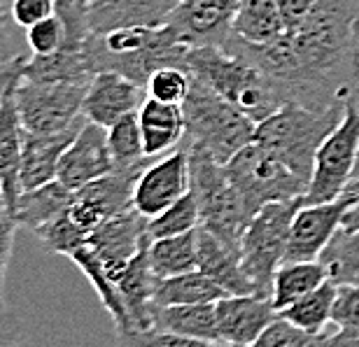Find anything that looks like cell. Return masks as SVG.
Returning a JSON list of instances; mask_svg holds the SVG:
<instances>
[{
  "instance_id": "ba28073f",
  "label": "cell",
  "mask_w": 359,
  "mask_h": 347,
  "mask_svg": "<svg viewBox=\"0 0 359 347\" xmlns=\"http://www.w3.org/2000/svg\"><path fill=\"white\" fill-rule=\"evenodd\" d=\"M89 82L91 79L33 82L21 77L14 89L21 124L28 133L38 135L61 133L80 124Z\"/></svg>"
},
{
  "instance_id": "9c48e42d",
  "label": "cell",
  "mask_w": 359,
  "mask_h": 347,
  "mask_svg": "<svg viewBox=\"0 0 359 347\" xmlns=\"http://www.w3.org/2000/svg\"><path fill=\"white\" fill-rule=\"evenodd\" d=\"M359 158V110L346 107L341 124L327 135L315 156L306 203L336 200L353 182Z\"/></svg>"
},
{
  "instance_id": "f6af8a7d",
  "label": "cell",
  "mask_w": 359,
  "mask_h": 347,
  "mask_svg": "<svg viewBox=\"0 0 359 347\" xmlns=\"http://www.w3.org/2000/svg\"><path fill=\"white\" fill-rule=\"evenodd\" d=\"M313 5H315V0H278L280 14H283V21H285V31L287 28L299 26L301 21L308 17V12L313 10Z\"/></svg>"
},
{
  "instance_id": "60d3db41",
  "label": "cell",
  "mask_w": 359,
  "mask_h": 347,
  "mask_svg": "<svg viewBox=\"0 0 359 347\" xmlns=\"http://www.w3.org/2000/svg\"><path fill=\"white\" fill-rule=\"evenodd\" d=\"M14 24L21 28H31L42 19L52 17L56 12V0H12L10 5Z\"/></svg>"
},
{
  "instance_id": "7bdbcfd3",
  "label": "cell",
  "mask_w": 359,
  "mask_h": 347,
  "mask_svg": "<svg viewBox=\"0 0 359 347\" xmlns=\"http://www.w3.org/2000/svg\"><path fill=\"white\" fill-rule=\"evenodd\" d=\"M304 347H359V334H353V331L346 329H339L334 334L320 331V334L308 336Z\"/></svg>"
},
{
  "instance_id": "e0dca14e",
  "label": "cell",
  "mask_w": 359,
  "mask_h": 347,
  "mask_svg": "<svg viewBox=\"0 0 359 347\" xmlns=\"http://www.w3.org/2000/svg\"><path fill=\"white\" fill-rule=\"evenodd\" d=\"M215 310H217L219 341L236 347H248L255 343L262 331L278 317V310L269 296L257 294H229L215 303Z\"/></svg>"
},
{
  "instance_id": "484cf974",
  "label": "cell",
  "mask_w": 359,
  "mask_h": 347,
  "mask_svg": "<svg viewBox=\"0 0 359 347\" xmlns=\"http://www.w3.org/2000/svg\"><path fill=\"white\" fill-rule=\"evenodd\" d=\"M154 329L187 336V338H198V341H219L215 303L156 308Z\"/></svg>"
},
{
  "instance_id": "5bb4252c",
  "label": "cell",
  "mask_w": 359,
  "mask_h": 347,
  "mask_svg": "<svg viewBox=\"0 0 359 347\" xmlns=\"http://www.w3.org/2000/svg\"><path fill=\"white\" fill-rule=\"evenodd\" d=\"M145 243H149L147 219L135 207L105 219L100 226L91 231L87 240L89 247L103 261L105 273L112 282L121 278V273L133 261V257L145 247Z\"/></svg>"
},
{
  "instance_id": "277c9868",
  "label": "cell",
  "mask_w": 359,
  "mask_h": 347,
  "mask_svg": "<svg viewBox=\"0 0 359 347\" xmlns=\"http://www.w3.org/2000/svg\"><path fill=\"white\" fill-rule=\"evenodd\" d=\"M182 112L187 126L182 144L203 147L224 165L243 147L255 142V121L198 77H194L189 96L182 103Z\"/></svg>"
},
{
  "instance_id": "ac0fdd59",
  "label": "cell",
  "mask_w": 359,
  "mask_h": 347,
  "mask_svg": "<svg viewBox=\"0 0 359 347\" xmlns=\"http://www.w3.org/2000/svg\"><path fill=\"white\" fill-rule=\"evenodd\" d=\"M184 0H96L89 5V26L93 33L114 28H159L166 26Z\"/></svg>"
},
{
  "instance_id": "f1b7e54d",
  "label": "cell",
  "mask_w": 359,
  "mask_h": 347,
  "mask_svg": "<svg viewBox=\"0 0 359 347\" xmlns=\"http://www.w3.org/2000/svg\"><path fill=\"white\" fill-rule=\"evenodd\" d=\"M149 264L156 278H173L182 273L198 268V238L196 231L189 233L173 236V238H159L149 240Z\"/></svg>"
},
{
  "instance_id": "7dc6e473",
  "label": "cell",
  "mask_w": 359,
  "mask_h": 347,
  "mask_svg": "<svg viewBox=\"0 0 359 347\" xmlns=\"http://www.w3.org/2000/svg\"><path fill=\"white\" fill-rule=\"evenodd\" d=\"M355 42H357V77H355V86H353V93H350L348 105L359 110V19H357V28H355Z\"/></svg>"
},
{
  "instance_id": "74e56055",
  "label": "cell",
  "mask_w": 359,
  "mask_h": 347,
  "mask_svg": "<svg viewBox=\"0 0 359 347\" xmlns=\"http://www.w3.org/2000/svg\"><path fill=\"white\" fill-rule=\"evenodd\" d=\"M17 226H19V224H17V217H14V210L7 205V200L3 196V189H0V310H7V303H5V275H7V266H10Z\"/></svg>"
},
{
  "instance_id": "8fae6325",
  "label": "cell",
  "mask_w": 359,
  "mask_h": 347,
  "mask_svg": "<svg viewBox=\"0 0 359 347\" xmlns=\"http://www.w3.org/2000/svg\"><path fill=\"white\" fill-rule=\"evenodd\" d=\"M152 161V158H149ZM147 161V163H149ZM147 163L131 165V168H114L107 175L93 179L87 186L73 191L68 215L82 231L91 233L105 219L133 210V191L140 172Z\"/></svg>"
},
{
  "instance_id": "681fc988",
  "label": "cell",
  "mask_w": 359,
  "mask_h": 347,
  "mask_svg": "<svg viewBox=\"0 0 359 347\" xmlns=\"http://www.w3.org/2000/svg\"><path fill=\"white\" fill-rule=\"evenodd\" d=\"M353 179H359V158H357V168H355V175H353Z\"/></svg>"
},
{
  "instance_id": "603a6c76",
  "label": "cell",
  "mask_w": 359,
  "mask_h": 347,
  "mask_svg": "<svg viewBox=\"0 0 359 347\" xmlns=\"http://www.w3.org/2000/svg\"><path fill=\"white\" fill-rule=\"evenodd\" d=\"M138 124L142 133V147L149 158L170 154L173 149L182 147L187 133L182 105L145 98L138 107Z\"/></svg>"
},
{
  "instance_id": "4316f807",
  "label": "cell",
  "mask_w": 359,
  "mask_h": 347,
  "mask_svg": "<svg viewBox=\"0 0 359 347\" xmlns=\"http://www.w3.org/2000/svg\"><path fill=\"white\" fill-rule=\"evenodd\" d=\"M285 33L278 0H241L233 19V35L250 45H269Z\"/></svg>"
},
{
  "instance_id": "c3c4849f",
  "label": "cell",
  "mask_w": 359,
  "mask_h": 347,
  "mask_svg": "<svg viewBox=\"0 0 359 347\" xmlns=\"http://www.w3.org/2000/svg\"><path fill=\"white\" fill-rule=\"evenodd\" d=\"M343 231H357L359 229V200L346 212V219H343Z\"/></svg>"
},
{
  "instance_id": "d590c367",
  "label": "cell",
  "mask_w": 359,
  "mask_h": 347,
  "mask_svg": "<svg viewBox=\"0 0 359 347\" xmlns=\"http://www.w3.org/2000/svg\"><path fill=\"white\" fill-rule=\"evenodd\" d=\"M117 347H236L222 341H198L168 331L149 329V331H119Z\"/></svg>"
},
{
  "instance_id": "f546056e",
  "label": "cell",
  "mask_w": 359,
  "mask_h": 347,
  "mask_svg": "<svg viewBox=\"0 0 359 347\" xmlns=\"http://www.w3.org/2000/svg\"><path fill=\"white\" fill-rule=\"evenodd\" d=\"M336 294H339V285H336L334 280H327L322 287H318L311 294H306L304 299L287 306L285 310H280L278 315L285 317L287 322H292L294 327H299L301 331H306L308 336L320 334V331H325L329 327V322H332Z\"/></svg>"
},
{
  "instance_id": "83f0119b",
  "label": "cell",
  "mask_w": 359,
  "mask_h": 347,
  "mask_svg": "<svg viewBox=\"0 0 359 347\" xmlns=\"http://www.w3.org/2000/svg\"><path fill=\"white\" fill-rule=\"evenodd\" d=\"M229 296L217 282L203 275L198 268L182 275L161 278L156 282V306H198V303H217Z\"/></svg>"
},
{
  "instance_id": "2e32d148",
  "label": "cell",
  "mask_w": 359,
  "mask_h": 347,
  "mask_svg": "<svg viewBox=\"0 0 359 347\" xmlns=\"http://www.w3.org/2000/svg\"><path fill=\"white\" fill-rule=\"evenodd\" d=\"M142 91H145L142 86L119 75V72L100 70L89 82L82 105V117L91 124L110 128L119 119H124L126 114L138 112V107L142 105Z\"/></svg>"
},
{
  "instance_id": "ffe728a7",
  "label": "cell",
  "mask_w": 359,
  "mask_h": 347,
  "mask_svg": "<svg viewBox=\"0 0 359 347\" xmlns=\"http://www.w3.org/2000/svg\"><path fill=\"white\" fill-rule=\"evenodd\" d=\"M84 124V117L80 124H75L68 131L52 133V135H38L28 133L24 135V154H21V191H31L38 186L54 182L59 175V163L63 151L70 147V142L75 140L77 131Z\"/></svg>"
},
{
  "instance_id": "f5cc1de1",
  "label": "cell",
  "mask_w": 359,
  "mask_h": 347,
  "mask_svg": "<svg viewBox=\"0 0 359 347\" xmlns=\"http://www.w3.org/2000/svg\"><path fill=\"white\" fill-rule=\"evenodd\" d=\"M7 3H10V5H12V0H7Z\"/></svg>"
},
{
  "instance_id": "1f68e13d",
  "label": "cell",
  "mask_w": 359,
  "mask_h": 347,
  "mask_svg": "<svg viewBox=\"0 0 359 347\" xmlns=\"http://www.w3.org/2000/svg\"><path fill=\"white\" fill-rule=\"evenodd\" d=\"M201 226V210L194 191L184 193L182 198L175 200L173 205L156 215L154 219H147V236L149 240H159V238H173L196 231Z\"/></svg>"
},
{
  "instance_id": "7c38bea8",
  "label": "cell",
  "mask_w": 359,
  "mask_h": 347,
  "mask_svg": "<svg viewBox=\"0 0 359 347\" xmlns=\"http://www.w3.org/2000/svg\"><path fill=\"white\" fill-rule=\"evenodd\" d=\"M191 191V165L189 149L177 147L170 154L152 158L140 172L133 191V207L145 217L154 219L163 210L170 207Z\"/></svg>"
},
{
  "instance_id": "6da1fadb",
  "label": "cell",
  "mask_w": 359,
  "mask_h": 347,
  "mask_svg": "<svg viewBox=\"0 0 359 347\" xmlns=\"http://www.w3.org/2000/svg\"><path fill=\"white\" fill-rule=\"evenodd\" d=\"M357 19L359 0H315L299 26L287 28L269 45H250L231 35L222 49L255 63L271 79L283 105L348 107L357 77Z\"/></svg>"
},
{
  "instance_id": "52a82bcc",
  "label": "cell",
  "mask_w": 359,
  "mask_h": 347,
  "mask_svg": "<svg viewBox=\"0 0 359 347\" xmlns=\"http://www.w3.org/2000/svg\"><path fill=\"white\" fill-rule=\"evenodd\" d=\"M226 172L252 217L271 203L306 196L308 191L304 179L259 142L243 147L226 163Z\"/></svg>"
},
{
  "instance_id": "d6986e66",
  "label": "cell",
  "mask_w": 359,
  "mask_h": 347,
  "mask_svg": "<svg viewBox=\"0 0 359 347\" xmlns=\"http://www.w3.org/2000/svg\"><path fill=\"white\" fill-rule=\"evenodd\" d=\"M149 243H145L133 261L126 266L117 280L119 296L124 301L131 331H149L154 329V315H156V282L159 278L154 275L152 264H149Z\"/></svg>"
},
{
  "instance_id": "f907efd6",
  "label": "cell",
  "mask_w": 359,
  "mask_h": 347,
  "mask_svg": "<svg viewBox=\"0 0 359 347\" xmlns=\"http://www.w3.org/2000/svg\"><path fill=\"white\" fill-rule=\"evenodd\" d=\"M80 3H84V5H91V3H96V0H80Z\"/></svg>"
},
{
  "instance_id": "3957f363",
  "label": "cell",
  "mask_w": 359,
  "mask_h": 347,
  "mask_svg": "<svg viewBox=\"0 0 359 347\" xmlns=\"http://www.w3.org/2000/svg\"><path fill=\"white\" fill-rule=\"evenodd\" d=\"M346 107L332 110H308L304 105L287 103L269 119L257 124L255 142L273 151L297 175L311 184L315 156L327 135L341 124Z\"/></svg>"
},
{
  "instance_id": "7402d4cb",
  "label": "cell",
  "mask_w": 359,
  "mask_h": 347,
  "mask_svg": "<svg viewBox=\"0 0 359 347\" xmlns=\"http://www.w3.org/2000/svg\"><path fill=\"white\" fill-rule=\"evenodd\" d=\"M19 84V82H17ZM7 91V96L0 105V189L7 200V205L14 210L17 217V200L21 196V154H24V135L26 128L21 124L14 89Z\"/></svg>"
},
{
  "instance_id": "8d00e7d4",
  "label": "cell",
  "mask_w": 359,
  "mask_h": 347,
  "mask_svg": "<svg viewBox=\"0 0 359 347\" xmlns=\"http://www.w3.org/2000/svg\"><path fill=\"white\" fill-rule=\"evenodd\" d=\"M63 40H66V26L59 14L42 19L40 24L26 28V45L31 49V56H47L59 52Z\"/></svg>"
},
{
  "instance_id": "30bf717a",
  "label": "cell",
  "mask_w": 359,
  "mask_h": 347,
  "mask_svg": "<svg viewBox=\"0 0 359 347\" xmlns=\"http://www.w3.org/2000/svg\"><path fill=\"white\" fill-rule=\"evenodd\" d=\"M359 200V179L329 203H304L292 219L285 261H318L332 238L339 233L346 212Z\"/></svg>"
},
{
  "instance_id": "4fadbf2b",
  "label": "cell",
  "mask_w": 359,
  "mask_h": 347,
  "mask_svg": "<svg viewBox=\"0 0 359 347\" xmlns=\"http://www.w3.org/2000/svg\"><path fill=\"white\" fill-rule=\"evenodd\" d=\"M241 0H184L170 14L168 28L187 47H224L233 35Z\"/></svg>"
},
{
  "instance_id": "d6a6232c",
  "label": "cell",
  "mask_w": 359,
  "mask_h": 347,
  "mask_svg": "<svg viewBox=\"0 0 359 347\" xmlns=\"http://www.w3.org/2000/svg\"><path fill=\"white\" fill-rule=\"evenodd\" d=\"M107 144H110L117 168H131V165H140L149 161L145 147H142L138 112L126 114L124 119H119L117 124L107 128Z\"/></svg>"
},
{
  "instance_id": "5b68a950",
  "label": "cell",
  "mask_w": 359,
  "mask_h": 347,
  "mask_svg": "<svg viewBox=\"0 0 359 347\" xmlns=\"http://www.w3.org/2000/svg\"><path fill=\"white\" fill-rule=\"evenodd\" d=\"M184 147L189 149L191 191L198 200L201 226L226 245L241 250V238L252 215L229 177L226 165L203 147L196 144H184Z\"/></svg>"
},
{
  "instance_id": "e575fe53",
  "label": "cell",
  "mask_w": 359,
  "mask_h": 347,
  "mask_svg": "<svg viewBox=\"0 0 359 347\" xmlns=\"http://www.w3.org/2000/svg\"><path fill=\"white\" fill-rule=\"evenodd\" d=\"M191 82H194V77L189 70L168 66V68L156 70L154 75L147 79L145 91H147V98L161 100V103L182 105L184 98L189 96Z\"/></svg>"
},
{
  "instance_id": "b9f144b4",
  "label": "cell",
  "mask_w": 359,
  "mask_h": 347,
  "mask_svg": "<svg viewBox=\"0 0 359 347\" xmlns=\"http://www.w3.org/2000/svg\"><path fill=\"white\" fill-rule=\"evenodd\" d=\"M26 343V327L10 310H0V347Z\"/></svg>"
},
{
  "instance_id": "d4e9b609",
  "label": "cell",
  "mask_w": 359,
  "mask_h": 347,
  "mask_svg": "<svg viewBox=\"0 0 359 347\" xmlns=\"http://www.w3.org/2000/svg\"><path fill=\"white\" fill-rule=\"evenodd\" d=\"M327 280H332V275H329V268L320 259L318 261H285L273 278L271 301L280 313L287 306L304 299L306 294L322 287Z\"/></svg>"
},
{
  "instance_id": "ee69618b",
  "label": "cell",
  "mask_w": 359,
  "mask_h": 347,
  "mask_svg": "<svg viewBox=\"0 0 359 347\" xmlns=\"http://www.w3.org/2000/svg\"><path fill=\"white\" fill-rule=\"evenodd\" d=\"M12 12L7 0H0V66L10 63L17 56L12 54Z\"/></svg>"
},
{
  "instance_id": "ab89813d",
  "label": "cell",
  "mask_w": 359,
  "mask_h": 347,
  "mask_svg": "<svg viewBox=\"0 0 359 347\" xmlns=\"http://www.w3.org/2000/svg\"><path fill=\"white\" fill-rule=\"evenodd\" d=\"M332 324L339 329L353 331L359 334V287L355 285H339V294H336Z\"/></svg>"
},
{
  "instance_id": "cb8c5ba5",
  "label": "cell",
  "mask_w": 359,
  "mask_h": 347,
  "mask_svg": "<svg viewBox=\"0 0 359 347\" xmlns=\"http://www.w3.org/2000/svg\"><path fill=\"white\" fill-rule=\"evenodd\" d=\"M73 200V191L63 186L59 179L47 182L31 191H21L17 200V224L33 233L45 229L49 222L61 217L70 207Z\"/></svg>"
},
{
  "instance_id": "7a4b0ae2",
  "label": "cell",
  "mask_w": 359,
  "mask_h": 347,
  "mask_svg": "<svg viewBox=\"0 0 359 347\" xmlns=\"http://www.w3.org/2000/svg\"><path fill=\"white\" fill-rule=\"evenodd\" d=\"M187 70L201 82L212 86L222 98L248 114L255 124L269 119L273 112L283 107L278 91L264 72L222 47H194L187 56Z\"/></svg>"
},
{
  "instance_id": "bcb514c9",
  "label": "cell",
  "mask_w": 359,
  "mask_h": 347,
  "mask_svg": "<svg viewBox=\"0 0 359 347\" xmlns=\"http://www.w3.org/2000/svg\"><path fill=\"white\" fill-rule=\"evenodd\" d=\"M26 61H28V56H26V54H19L17 59H12L10 63L0 66V105H3V100H5V96H7V91H10L12 86L21 79V75H24Z\"/></svg>"
},
{
  "instance_id": "44dd1931",
  "label": "cell",
  "mask_w": 359,
  "mask_h": 347,
  "mask_svg": "<svg viewBox=\"0 0 359 347\" xmlns=\"http://www.w3.org/2000/svg\"><path fill=\"white\" fill-rule=\"evenodd\" d=\"M198 238V271L224 289L226 294L245 296L255 294V285L243 266L238 247H231L203 226L196 229Z\"/></svg>"
},
{
  "instance_id": "4dcf8cb0",
  "label": "cell",
  "mask_w": 359,
  "mask_h": 347,
  "mask_svg": "<svg viewBox=\"0 0 359 347\" xmlns=\"http://www.w3.org/2000/svg\"><path fill=\"white\" fill-rule=\"evenodd\" d=\"M320 261L329 268V275L336 285L359 287V229H341L327 245V250L322 252Z\"/></svg>"
},
{
  "instance_id": "9a60e30c",
  "label": "cell",
  "mask_w": 359,
  "mask_h": 347,
  "mask_svg": "<svg viewBox=\"0 0 359 347\" xmlns=\"http://www.w3.org/2000/svg\"><path fill=\"white\" fill-rule=\"evenodd\" d=\"M114 168L117 165H114L110 144H107V128L84 119L75 140L63 151L56 179L70 191H77L93 179L112 172Z\"/></svg>"
},
{
  "instance_id": "816d5d0a",
  "label": "cell",
  "mask_w": 359,
  "mask_h": 347,
  "mask_svg": "<svg viewBox=\"0 0 359 347\" xmlns=\"http://www.w3.org/2000/svg\"><path fill=\"white\" fill-rule=\"evenodd\" d=\"M12 347H31V345H28V343H21V345H12Z\"/></svg>"
},
{
  "instance_id": "8992f818",
  "label": "cell",
  "mask_w": 359,
  "mask_h": 347,
  "mask_svg": "<svg viewBox=\"0 0 359 347\" xmlns=\"http://www.w3.org/2000/svg\"><path fill=\"white\" fill-rule=\"evenodd\" d=\"M304 203L306 196L280 200V203L262 207L250 219L245 233L241 238V257L245 273L255 285L257 296H269L271 299L276 271L287 259L292 219Z\"/></svg>"
},
{
  "instance_id": "f35d334b",
  "label": "cell",
  "mask_w": 359,
  "mask_h": 347,
  "mask_svg": "<svg viewBox=\"0 0 359 347\" xmlns=\"http://www.w3.org/2000/svg\"><path fill=\"white\" fill-rule=\"evenodd\" d=\"M308 341V334L287 322L285 317H276L266 329L262 331L259 338L248 347H304Z\"/></svg>"
},
{
  "instance_id": "836d02e7",
  "label": "cell",
  "mask_w": 359,
  "mask_h": 347,
  "mask_svg": "<svg viewBox=\"0 0 359 347\" xmlns=\"http://www.w3.org/2000/svg\"><path fill=\"white\" fill-rule=\"evenodd\" d=\"M35 236H38V240L45 245L47 252L68 257V259L73 257L80 247H84L89 240V233L87 231H82L73 219H70L68 210L61 217H56L54 222H49L45 229H40Z\"/></svg>"
}]
</instances>
